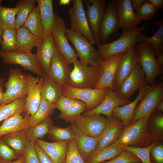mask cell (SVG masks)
I'll list each match as a JSON object with an SVG mask.
<instances>
[{
	"mask_svg": "<svg viewBox=\"0 0 163 163\" xmlns=\"http://www.w3.org/2000/svg\"><path fill=\"white\" fill-rule=\"evenodd\" d=\"M70 126L75 135L77 147L85 161L96 150L101 134L97 137H92L81 131L74 123H71Z\"/></svg>",
	"mask_w": 163,
	"mask_h": 163,
	"instance_id": "obj_21",
	"label": "cell"
},
{
	"mask_svg": "<svg viewBox=\"0 0 163 163\" xmlns=\"http://www.w3.org/2000/svg\"><path fill=\"white\" fill-rule=\"evenodd\" d=\"M106 127L101 134L97 149V151L114 143L122 133L125 127L116 117L108 118Z\"/></svg>",
	"mask_w": 163,
	"mask_h": 163,
	"instance_id": "obj_22",
	"label": "cell"
},
{
	"mask_svg": "<svg viewBox=\"0 0 163 163\" xmlns=\"http://www.w3.org/2000/svg\"><path fill=\"white\" fill-rule=\"evenodd\" d=\"M145 29L144 26L137 27L129 31H123L121 36L115 41L108 43L97 45L102 61L113 56L123 53L141 40L139 35Z\"/></svg>",
	"mask_w": 163,
	"mask_h": 163,
	"instance_id": "obj_3",
	"label": "cell"
},
{
	"mask_svg": "<svg viewBox=\"0 0 163 163\" xmlns=\"http://www.w3.org/2000/svg\"><path fill=\"white\" fill-rule=\"evenodd\" d=\"M149 119L140 118L125 127L114 143L134 147L138 145L144 146L158 139L159 137L155 132L149 129Z\"/></svg>",
	"mask_w": 163,
	"mask_h": 163,
	"instance_id": "obj_1",
	"label": "cell"
},
{
	"mask_svg": "<svg viewBox=\"0 0 163 163\" xmlns=\"http://www.w3.org/2000/svg\"><path fill=\"white\" fill-rule=\"evenodd\" d=\"M64 163H86L78 149L75 139L69 141Z\"/></svg>",
	"mask_w": 163,
	"mask_h": 163,
	"instance_id": "obj_45",
	"label": "cell"
},
{
	"mask_svg": "<svg viewBox=\"0 0 163 163\" xmlns=\"http://www.w3.org/2000/svg\"><path fill=\"white\" fill-rule=\"evenodd\" d=\"M153 23L159 27L155 34L151 37H147L142 33L138 35L141 40H144L149 43L154 48L156 51V57H158L163 54V19L155 21Z\"/></svg>",
	"mask_w": 163,
	"mask_h": 163,
	"instance_id": "obj_36",
	"label": "cell"
},
{
	"mask_svg": "<svg viewBox=\"0 0 163 163\" xmlns=\"http://www.w3.org/2000/svg\"><path fill=\"white\" fill-rule=\"evenodd\" d=\"M130 102L129 100L120 98L113 89L108 88L101 103L96 108L85 111L82 114L86 115L103 114L107 116V118H110L112 117L113 111L116 107L123 106Z\"/></svg>",
	"mask_w": 163,
	"mask_h": 163,
	"instance_id": "obj_20",
	"label": "cell"
},
{
	"mask_svg": "<svg viewBox=\"0 0 163 163\" xmlns=\"http://www.w3.org/2000/svg\"><path fill=\"white\" fill-rule=\"evenodd\" d=\"M56 48L52 32L43 39L42 45L37 48L35 56L40 66L46 74L48 72Z\"/></svg>",
	"mask_w": 163,
	"mask_h": 163,
	"instance_id": "obj_26",
	"label": "cell"
},
{
	"mask_svg": "<svg viewBox=\"0 0 163 163\" xmlns=\"http://www.w3.org/2000/svg\"><path fill=\"white\" fill-rule=\"evenodd\" d=\"M158 10L147 0H145L134 11L137 17L140 20L142 21L147 20L150 21L157 13Z\"/></svg>",
	"mask_w": 163,
	"mask_h": 163,
	"instance_id": "obj_44",
	"label": "cell"
},
{
	"mask_svg": "<svg viewBox=\"0 0 163 163\" xmlns=\"http://www.w3.org/2000/svg\"><path fill=\"white\" fill-rule=\"evenodd\" d=\"M4 29L0 27V43L2 42V37Z\"/></svg>",
	"mask_w": 163,
	"mask_h": 163,
	"instance_id": "obj_60",
	"label": "cell"
},
{
	"mask_svg": "<svg viewBox=\"0 0 163 163\" xmlns=\"http://www.w3.org/2000/svg\"><path fill=\"white\" fill-rule=\"evenodd\" d=\"M138 53L135 45L123 53L117 66L113 82V90H118L138 64Z\"/></svg>",
	"mask_w": 163,
	"mask_h": 163,
	"instance_id": "obj_12",
	"label": "cell"
},
{
	"mask_svg": "<svg viewBox=\"0 0 163 163\" xmlns=\"http://www.w3.org/2000/svg\"><path fill=\"white\" fill-rule=\"evenodd\" d=\"M23 26L30 33L43 40L44 28L38 6L35 7L30 13Z\"/></svg>",
	"mask_w": 163,
	"mask_h": 163,
	"instance_id": "obj_34",
	"label": "cell"
},
{
	"mask_svg": "<svg viewBox=\"0 0 163 163\" xmlns=\"http://www.w3.org/2000/svg\"><path fill=\"white\" fill-rule=\"evenodd\" d=\"M3 85H0V102L2 99L4 92L2 90Z\"/></svg>",
	"mask_w": 163,
	"mask_h": 163,
	"instance_id": "obj_59",
	"label": "cell"
},
{
	"mask_svg": "<svg viewBox=\"0 0 163 163\" xmlns=\"http://www.w3.org/2000/svg\"><path fill=\"white\" fill-rule=\"evenodd\" d=\"M68 9L71 29L86 37L91 44L95 42L88 22L82 0H73Z\"/></svg>",
	"mask_w": 163,
	"mask_h": 163,
	"instance_id": "obj_11",
	"label": "cell"
},
{
	"mask_svg": "<svg viewBox=\"0 0 163 163\" xmlns=\"http://www.w3.org/2000/svg\"><path fill=\"white\" fill-rule=\"evenodd\" d=\"M65 34L74 46L80 60L91 66L101 65L102 61L99 51L86 37L69 28L66 29Z\"/></svg>",
	"mask_w": 163,
	"mask_h": 163,
	"instance_id": "obj_6",
	"label": "cell"
},
{
	"mask_svg": "<svg viewBox=\"0 0 163 163\" xmlns=\"http://www.w3.org/2000/svg\"><path fill=\"white\" fill-rule=\"evenodd\" d=\"M2 0H0V2H2Z\"/></svg>",
	"mask_w": 163,
	"mask_h": 163,
	"instance_id": "obj_63",
	"label": "cell"
},
{
	"mask_svg": "<svg viewBox=\"0 0 163 163\" xmlns=\"http://www.w3.org/2000/svg\"><path fill=\"white\" fill-rule=\"evenodd\" d=\"M4 80L3 78H0V85H3Z\"/></svg>",
	"mask_w": 163,
	"mask_h": 163,
	"instance_id": "obj_61",
	"label": "cell"
},
{
	"mask_svg": "<svg viewBox=\"0 0 163 163\" xmlns=\"http://www.w3.org/2000/svg\"><path fill=\"white\" fill-rule=\"evenodd\" d=\"M119 20L114 1L112 0L106 5L99 29V35L102 43H105L112 34L117 33Z\"/></svg>",
	"mask_w": 163,
	"mask_h": 163,
	"instance_id": "obj_17",
	"label": "cell"
},
{
	"mask_svg": "<svg viewBox=\"0 0 163 163\" xmlns=\"http://www.w3.org/2000/svg\"><path fill=\"white\" fill-rule=\"evenodd\" d=\"M85 110V104L81 101L75 100L72 105L66 112L61 113L58 117L66 123H72Z\"/></svg>",
	"mask_w": 163,
	"mask_h": 163,
	"instance_id": "obj_42",
	"label": "cell"
},
{
	"mask_svg": "<svg viewBox=\"0 0 163 163\" xmlns=\"http://www.w3.org/2000/svg\"><path fill=\"white\" fill-rule=\"evenodd\" d=\"M55 23L52 31L55 44L58 50L70 64H73L77 60L78 57L66 36L65 20L56 14H55Z\"/></svg>",
	"mask_w": 163,
	"mask_h": 163,
	"instance_id": "obj_10",
	"label": "cell"
},
{
	"mask_svg": "<svg viewBox=\"0 0 163 163\" xmlns=\"http://www.w3.org/2000/svg\"><path fill=\"white\" fill-rule=\"evenodd\" d=\"M154 122L156 128L159 130H162L163 129V115L162 114H158L154 117Z\"/></svg>",
	"mask_w": 163,
	"mask_h": 163,
	"instance_id": "obj_52",
	"label": "cell"
},
{
	"mask_svg": "<svg viewBox=\"0 0 163 163\" xmlns=\"http://www.w3.org/2000/svg\"><path fill=\"white\" fill-rule=\"evenodd\" d=\"M141 161L139 158L131 152L123 150L115 158L100 163H131Z\"/></svg>",
	"mask_w": 163,
	"mask_h": 163,
	"instance_id": "obj_46",
	"label": "cell"
},
{
	"mask_svg": "<svg viewBox=\"0 0 163 163\" xmlns=\"http://www.w3.org/2000/svg\"><path fill=\"white\" fill-rule=\"evenodd\" d=\"M147 1L157 10L159 8H163V0H147Z\"/></svg>",
	"mask_w": 163,
	"mask_h": 163,
	"instance_id": "obj_53",
	"label": "cell"
},
{
	"mask_svg": "<svg viewBox=\"0 0 163 163\" xmlns=\"http://www.w3.org/2000/svg\"><path fill=\"white\" fill-rule=\"evenodd\" d=\"M107 88H80L65 85L63 86L62 95L84 102L86 105V110L89 111L101 103Z\"/></svg>",
	"mask_w": 163,
	"mask_h": 163,
	"instance_id": "obj_8",
	"label": "cell"
},
{
	"mask_svg": "<svg viewBox=\"0 0 163 163\" xmlns=\"http://www.w3.org/2000/svg\"><path fill=\"white\" fill-rule=\"evenodd\" d=\"M131 163H142L141 161H139V162H132Z\"/></svg>",
	"mask_w": 163,
	"mask_h": 163,
	"instance_id": "obj_62",
	"label": "cell"
},
{
	"mask_svg": "<svg viewBox=\"0 0 163 163\" xmlns=\"http://www.w3.org/2000/svg\"><path fill=\"white\" fill-rule=\"evenodd\" d=\"M114 1L118 18V29L129 31L141 23L142 20L136 16L132 7L130 0Z\"/></svg>",
	"mask_w": 163,
	"mask_h": 163,
	"instance_id": "obj_18",
	"label": "cell"
},
{
	"mask_svg": "<svg viewBox=\"0 0 163 163\" xmlns=\"http://www.w3.org/2000/svg\"><path fill=\"white\" fill-rule=\"evenodd\" d=\"M108 119V118L101 114L86 115L82 114L72 123L87 135L92 137H97L100 136L105 129Z\"/></svg>",
	"mask_w": 163,
	"mask_h": 163,
	"instance_id": "obj_16",
	"label": "cell"
},
{
	"mask_svg": "<svg viewBox=\"0 0 163 163\" xmlns=\"http://www.w3.org/2000/svg\"><path fill=\"white\" fill-rule=\"evenodd\" d=\"M53 124V120L48 117L35 126L26 129L25 134L28 141L34 142L37 139L43 138L49 133Z\"/></svg>",
	"mask_w": 163,
	"mask_h": 163,
	"instance_id": "obj_35",
	"label": "cell"
},
{
	"mask_svg": "<svg viewBox=\"0 0 163 163\" xmlns=\"http://www.w3.org/2000/svg\"><path fill=\"white\" fill-rule=\"evenodd\" d=\"M36 0H20L15 7L18 9L15 19V29H18L23 26L30 13L35 7Z\"/></svg>",
	"mask_w": 163,
	"mask_h": 163,
	"instance_id": "obj_37",
	"label": "cell"
},
{
	"mask_svg": "<svg viewBox=\"0 0 163 163\" xmlns=\"http://www.w3.org/2000/svg\"><path fill=\"white\" fill-rule=\"evenodd\" d=\"M155 110L158 112L163 111V100L161 101L156 107Z\"/></svg>",
	"mask_w": 163,
	"mask_h": 163,
	"instance_id": "obj_56",
	"label": "cell"
},
{
	"mask_svg": "<svg viewBox=\"0 0 163 163\" xmlns=\"http://www.w3.org/2000/svg\"><path fill=\"white\" fill-rule=\"evenodd\" d=\"M135 46L138 53V63L144 71L147 84L151 85L158 76L163 74V66L157 63L155 50L148 42L142 40Z\"/></svg>",
	"mask_w": 163,
	"mask_h": 163,
	"instance_id": "obj_4",
	"label": "cell"
},
{
	"mask_svg": "<svg viewBox=\"0 0 163 163\" xmlns=\"http://www.w3.org/2000/svg\"><path fill=\"white\" fill-rule=\"evenodd\" d=\"M0 56L2 62L10 65H19L32 73L43 77L46 74L40 66L35 54L17 51L5 52L0 50Z\"/></svg>",
	"mask_w": 163,
	"mask_h": 163,
	"instance_id": "obj_9",
	"label": "cell"
},
{
	"mask_svg": "<svg viewBox=\"0 0 163 163\" xmlns=\"http://www.w3.org/2000/svg\"><path fill=\"white\" fill-rule=\"evenodd\" d=\"M43 77L41 89V98L54 104L62 95L63 86L54 81L46 74Z\"/></svg>",
	"mask_w": 163,
	"mask_h": 163,
	"instance_id": "obj_30",
	"label": "cell"
},
{
	"mask_svg": "<svg viewBox=\"0 0 163 163\" xmlns=\"http://www.w3.org/2000/svg\"><path fill=\"white\" fill-rule=\"evenodd\" d=\"M54 109V104L41 98L37 110L29 117L27 129L35 126L46 118L50 117Z\"/></svg>",
	"mask_w": 163,
	"mask_h": 163,
	"instance_id": "obj_33",
	"label": "cell"
},
{
	"mask_svg": "<svg viewBox=\"0 0 163 163\" xmlns=\"http://www.w3.org/2000/svg\"><path fill=\"white\" fill-rule=\"evenodd\" d=\"M49 137L54 142H60L75 139V135L71 126L61 128L52 125L48 133Z\"/></svg>",
	"mask_w": 163,
	"mask_h": 163,
	"instance_id": "obj_41",
	"label": "cell"
},
{
	"mask_svg": "<svg viewBox=\"0 0 163 163\" xmlns=\"http://www.w3.org/2000/svg\"><path fill=\"white\" fill-rule=\"evenodd\" d=\"M43 81V77L35 78L29 74L24 110V113L28 115L31 116L35 113L39 106L41 100V89Z\"/></svg>",
	"mask_w": 163,
	"mask_h": 163,
	"instance_id": "obj_19",
	"label": "cell"
},
{
	"mask_svg": "<svg viewBox=\"0 0 163 163\" xmlns=\"http://www.w3.org/2000/svg\"><path fill=\"white\" fill-rule=\"evenodd\" d=\"M0 2V27L4 29H15V19L18 11L17 8L5 7Z\"/></svg>",
	"mask_w": 163,
	"mask_h": 163,
	"instance_id": "obj_40",
	"label": "cell"
},
{
	"mask_svg": "<svg viewBox=\"0 0 163 163\" xmlns=\"http://www.w3.org/2000/svg\"><path fill=\"white\" fill-rule=\"evenodd\" d=\"M25 130H22L5 135L1 138L15 152L17 155L24 156L29 141L25 134Z\"/></svg>",
	"mask_w": 163,
	"mask_h": 163,
	"instance_id": "obj_31",
	"label": "cell"
},
{
	"mask_svg": "<svg viewBox=\"0 0 163 163\" xmlns=\"http://www.w3.org/2000/svg\"><path fill=\"white\" fill-rule=\"evenodd\" d=\"M124 146L114 143L107 147L96 151L85 162L86 163H100L111 160L117 156L122 152Z\"/></svg>",
	"mask_w": 163,
	"mask_h": 163,
	"instance_id": "obj_32",
	"label": "cell"
},
{
	"mask_svg": "<svg viewBox=\"0 0 163 163\" xmlns=\"http://www.w3.org/2000/svg\"><path fill=\"white\" fill-rule=\"evenodd\" d=\"M132 7L135 11L139 8L145 1V0H130Z\"/></svg>",
	"mask_w": 163,
	"mask_h": 163,
	"instance_id": "obj_54",
	"label": "cell"
},
{
	"mask_svg": "<svg viewBox=\"0 0 163 163\" xmlns=\"http://www.w3.org/2000/svg\"><path fill=\"white\" fill-rule=\"evenodd\" d=\"M34 142H29L28 143L24 155V163H40L35 149Z\"/></svg>",
	"mask_w": 163,
	"mask_h": 163,
	"instance_id": "obj_49",
	"label": "cell"
},
{
	"mask_svg": "<svg viewBox=\"0 0 163 163\" xmlns=\"http://www.w3.org/2000/svg\"><path fill=\"white\" fill-rule=\"evenodd\" d=\"M123 53L115 55L101 62V65L103 73L94 89L110 88L113 90V80L117 66Z\"/></svg>",
	"mask_w": 163,
	"mask_h": 163,
	"instance_id": "obj_23",
	"label": "cell"
},
{
	"mask_svg": "<svg viewBox=\"0 0 163 163\" xmlns=\"http://www.w3.org/2000/svg\"><path fill=\"white\" fill-rule=\"evenodd\" d=\"M35 149L40 163H54L48 156L34 142Z\"/></svg>",
	"mask_w": 163,
	"mask_h": 163,
	"instance_id": "obj_51",
	"label": "cell"
},
{
	"mask_svg": "<svg viewBox=\"0 0 163 163\" xmlns=\"http://www.w3.org/2000/svg\"><path fill=\"white\" fill-rule=\"evenodd\" d=\"M70 0H60L59 1V4L61 5H69L71 2Z\"/></svg>",
	"mask_w": 163,
	"mask_h": 163,
	"instance_id": "obj_58",
	"label": "cell"
},
{
	"mask_svg": "<svg viewBox=\"0 0 163 163\" xmlns=\"http://www.w3.org/2000/svg\"><path fill=\"white\" fill-rule=\"evenodd\" d=\"M156 60L157 63L159 65L162 66L163 65V54L161 55L157 58Z\"/></svg>",
	"mask_w": 163,
	"mask_h": 163,
	"instance_id": "obj_57",
	"label": "cell"
},
{
	"mask_svg": "<svg viewBox=\"0 0 163 163\" xmlns=\"http://www.w3.org/2000/svg\"><path fill=\"white\" fill-rule=\"evenodd\" d=\"M163 99V82L155 81L137 105L131 123L142 118L149 119Z\"/></svg>",
	"mask_w": 163,
	"mask_h": 163,
	"instance_id": "obj_7",
	"label": "cell"
},
{
	"mask_svg": "<svg viewBox=\"0 0 163 163\" xmlns=\"http://www.w3.org/2000/svg\"><path fill=\"white\" fill-rule=\"evenodd\" d=\"M29 74L24 73L20 69H10L8 79L5 85L0 106L15 100L26 98L28 91Z\"/></svg>",
	"mask_w": 163,
	"mask_h": 163,
	"instance_id": "obj_5",
	"label": "cell"
},
{
	"mask_svg": "<svg viewBox=\"0 0 163 163\" xmlns=\"http://www.w3.org/2000/svg\"><path fill=\"white\" fill-rule=\"evenodd\" d=\"M75 100L70 97L62 95L54 104V108L59 110L61 113H63L70 108Z\"/></svg>",
	"mask_w": 163,
	"mask_h": 163,
	"instance_id": "obj_48",
	"label": "cell"
},
{
	"mask_svg": "<svg viewBox=\"0 0 163 163\" xmlns=\"http://www.w3.org/2000/svg\"><path fill=\"white\" fill-rule=\"evenodd\" d=\"M19 157L2 139L0 138V161L9 162Z\"/></svg>",
	"mask_w": 163,
	"mask_h": 163,
	"instance_id": "obj_47",
	"label": "cell"
},
{
	"mask_svg": "<svg viewBox=\"0 0 163 163\" xmlns=\"http://www.w3.org/2000/svg\"><path fill=\"white\" fill-rule=\"evenodd\" d=\"M70 65L56 47L46 74L53 80L62 86L69 85L70 75L73 69Z\"/></svg>",
	"mask_w": 163,
	"mask_h": 163,
	"instance_id": "obj_14",
	"label": "cell"
},
{
	"mask_svg": "<svg viewBox=\"0 0 163 163\" xmlns=\"http://www.w3.org/2000/svg\"><path fill=\"white\" fill-rule=\"evenodd\" d=\"M87 6L86 15L95 43H100L99 29L105 11L106 4L105 0H84Z\"/></svg>",
	"mask_w": 163,
	"mask_h": 163,
	"instance_id": "obj_13",
	"label": "cell"
},
{
	"mask_svg": "<svg viewBox=\"0 0 163 163\" xmlns=\"http://www.w3.org/2000/svg\"><path fill=\"white\" fill-rule=\"evenodd\" d=\"M16 31L17 51L32 53L34 47H38L43 43L42 38L30 33L24 26L16 29Z\"/></svg>",
	"mask_w": 163,
	"mask_h": 163,
	"instance_id": "obj_27",
	"label": "cell"
},
{
	"mask_svg": "<svg viewBox=\"0 0 163 163\" xmlns=\"http://www.w3.org/2000/svg\"><path fill=\"white\" fill-rule=\"evenodd\" d=\"M25 102L26 98H23L0 106V122L13 115L24 113Z\"/></svg>",
	"mask_w": 163,
	"mask_h": 163,
	"instance_id": "obj_38",
	"label": "cell"
},
{
	"mask_svg": "<svg viewBox=\"0 0 163 163\" xmlns=\"http://www.w3.org/2000/svg\"><path fill=\"white\" fill-rule=\"evenodd\" d=\"M150 87L151 85H147L139 88L138 94L135 99L125 105L116 107L113 111L112 116L119 119L125 127L129 125L138 102L149 91Z\"/></svg>",
	"mask_w": 163,
	"mask_h": 163,
	"instance_id": "obj_25",
	"label": "cell"
},
{
	"mask_svg": "<svg viewBox=\"0 0 163 163\" xmlns=\"http://www.w3.org/2000/svg\"><path fill=\"white\" fill-rule=\"evenodd\" d=\"M30 116L25 113L23 117L21 114H16L5 120L0 126V138L5 135L26 129Z\"/></svg>",
	"mask_w": 163,
	"mask_h": 163,
	"instance_id": "obj_29",
	"label": "cell"
},
{
	"mask_svg": "<svg viewBox=\"0 0 163 163\" xmlns=\"http://www.w3.org/2000/svg\"><path fill=\"white\" fill-rule=\"evenodd\" d=\"M17 31L15 28L4 29L0 50L5 52L17 51Z\"/></svg>",
	"mask_w": 163,
	"mask_h": 163,
	"instance_id": "obj_39",
	"label": "cell"
},
{
	"mask_svg": "<svg viewBox=\"0 0 163 163\" xmlns=\"http://www.w3.org/2000/svg\"><path fill=\"white\" fill-rule=\"evenodd\" d=\"M24 156L19 157L17 160L11 162H2L0 161V163H24Z\"/></svg>",
	"mask_w": 163,
	"mask_h": 163,
	"instance_id": "obj_55",
	"label": "cell"
},
{
	"mask_svg": "<svg viewBox=\"0 0 163 163\" xmlns=\"http://www.w3.org/2000/svg\"><path fill=\"white\" fill-rule=\"evenodd\" d=\"M73 64L69 85L80 88L94 89L103 73L101 64L89 66L80 60Z\"/></svg>",
	"mask_w": 163,
	"mask_h": 163,
	"instance_id": "obj_2",
	"label": "cell"
},
{
	"mask_svg": "<svg viewBox=\"0 0 163 163\" xmlns=\"http://www.w3.org/2000/svg\"><path fill=\"white\" fill-rule=\"evenodd\" d=\"M150 152L157 163H163V145H155L152 148Z\"/></svg>",
	"mask_w": 163,
	"mask_h": 163,
	"instance_id": "obj_50",
	"label": "cell"
},
{
	"mask_svg": "<svg viewBox=\"0 0 163 163\" xmlns=\"http://www.w3.org/2000/svg\"><path fill=\"white\" fill-rule=\"evenodd\" d=\"M69 141L51 142L37 139L35 142L54 163H64Z\"/></svg>",
	"mask_w": 163,
	"mask_h": 163,
	"instance_id": "obj_24",
	"label": "cell"
},
{
	"mask_svg": "<svg viewBox=\"0 0 163 163\" xmlns=\"http://www.w3.org/2000/svg\"><path fill=\"white\" fill-rule=\"evenodd\" d=\"M147 85L145 74L141 66L138 63L119 89L114 92L120 98L129 100L138 89Z\"/></svg>",
	"mask_w": 163,
	"mask_h": 163,
	"instance_id": "obj_15",
	"label": "cell"
},
{
	"mask_svg": "<svg viewBox=\"0 0 163 163\" xmlns=\"http://www.w3.org/2000/svg\"><path fill=\"white\" fill-rule=\"evenodd\" d=\"M157 143L155 141L150 145L143 148L125 145L123 147V149L133 153L139 158L142 163H152L150 153L152 148Z\"/></svg>",
	"mask_w": 163,
	"mask_h": 163,
	"instance_id": "obj_43",
	"label": "cell"
},
{
	"mask_svg": "<svg viewBox=\"0 0 163 163\" xmlns=\"http://www.w3.org/2000/svg\"><path fill=\"white\" fill-rule=\"evenodd\" d=\"M44 30L43 39L52 32L55 21V13L53 10V0H36Z\"/></svg>",
	"mask_w": 163,
	"mask_h": 163,
	"instance_id": "obj_28",
	"label": "cell"
}]
</instances>
